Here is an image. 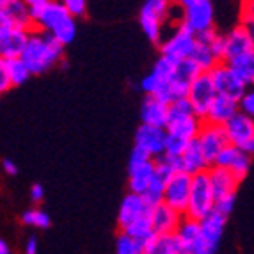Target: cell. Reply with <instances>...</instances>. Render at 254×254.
<instances>
[{"label":"cell","mask_w":254,"mask_h":254,"mask_svg":"<svg viewBox=\"0 0 254 254\" xmlns=\"http://www.w3.org/2000/svg\"><path fill=\"white\" fill-rule=\"evenodd\" d=\"M23 64L29 69L30 76L43 75L54 66L64 61V47L59 41H55L50 34L30 30L27 45L23 48V54L20 57Z\"/></svg>","instance_id":"1"},{"label":"cell","mask_w":254,"mask_h":254,"mask_svg":"<svg viewBox=\"0 0 254 254\" xmlns=\"http://www.w3.org/2000/svg\"><path fill=\"white\" fill-rule=\"evenodd\" d=\"M34 30L50 34L63 47L69 45L76 36V21L66 13L63 2L48 0L43 11L32 21Z\"/></svg>","instance_id":"2"},{"label":"cell","mask_w":254,"mask_h":254,"mask_svg":"<svg viewBox=\"0 0 254 254\" xmlns=\"http://www.w3.org/2000/svg\"><path fill=\"white\" fill-rule=\"evenodd\" d=\"M180 11V21L192 34H203L206 30L215 29V7L210 0H183L176 4Z\"/></svg>","instance_id":"3"},{"label":"cell","mask_w":254,"mask_h":254,"mask_svg":"<svg viewBox=\"0 0 254 254\" xmlns=\"http://www.w3.org/2000/svg\"><path fill=\"white\" fill-rule=\"evenodd\" d=\"M173 9L174 4L167 0H148L140 7L139 23L146 38L157 47L164 39V25L173 16Z\"/></svg>","instance_id":"4"},{"label":"cell","mask_w":254,"mask_h":254,"mask_svg":"<svg viewBox=\"0 0 254 254\" xmlns=\"http://www.w3.org/2000/svg\"><path fill=\"white\" fill-rule=\"evenodd\" d=\"M213 203H215V199H213L206 173L192 176L190 194H189V203H187V210L183 217L199 222L213 212Z\"/></svg>","instance_id":"5"},{"label":"cell","mask_w":254,"mask_h":254,"mask_svg":"<svg viewBox=\"0 0 254 254\" xmlns=\"http://www.w3.org/2000/svg\"><path fill=\"white\" fill-rule=\"evenodd\" d=\"M195 47V36L190 30L183 27L180 21L174 23V30L158 45L162 57H167L173 63H182L189 59Z\"/></svg>","instance_id":"6"},{"label":"cell","mask_w":254,"mask_h":254,"mask_svg":"<svg viewBox=\"0 0 254 254\" xmlns=\"http://www.w3.org/2000/svg\"><path fill=\"white\" fill-rule=\"evenodd\" d=\"M224 133L228 139V144L240 151L247 153L253 157L254 153V121L249 116H244L240 112L229 119L224 125Z\"/></svg>","instance_id":"7"},{"label":"cell","mask_w":254,"mask_h":254,"mask_svg":"<svg viewBox=\"0 0 254 254\" xmlns=\"http://www.w3.org/2000/svg\"><path fill=\"white\" fill-rule=\"evenodd\" d=\"M155 174V160L146 157L139 149H131L130 162H128V189L130 194L142 195L151 183Z\"/></svg>","instance_id":"8"},{"label":"cell","mask_w":254,"mask_h":254,"mask_svg":"<svg viewBox=\"0 0 254 254\" xmlns=\"http://www.w3.org/2000/svg\"><path fill=\"white\" fill-rule=\"evenodd\" d=\"M208 76L212 80V85L213 89H215L217 96H224L229 98V100H233V102H238L246 94V91H249V87L229 69V66L226 63L215 64L208 71Z\"/></svg>","instance_id":"9"},{"label":"cell","mask_w":254,"mask_h":254,"mask_svg":"<svg viewBox=\"0 0 254 254\" xmlns=\"http://www.w3.org/2000/svg\"><path fill=\"white\" fill-rule=\"evenodd\" d=\"M254 52V32L249 27L237 23L233 29L222 34V63L235 59L238 55Z\"/></svg>","instance_id":"10"},{"label":"cell","mask_w":254,"mask_h":254,"mask_svg":"<svg viewBox=\"0 0 254 254\" xmlns=\"http://www.w3.org/2000/svg\"><path fill=\"white\" fill-rule=\"evenodd\" d=\"M215 96L217 93L213 89L208 73H201L199 76H195L192 84L189 85V91H187V102L190 103L192 112H194V116L203 119V121L212 102L215 100Z\"/></svg>","instance_id":"11"},{"label":"cell","mask_w":254,"mask_h":254,"mask_svg":"<svg viewBox=\"0 0 254 254\" xmlns=\"http://www.w3.org/2000/svg\"><path fill=\"white\" fill-rule=\"evenodd\" d=\"M190 182L192 176L185 173H174L164 187V199L167 206H171L174 212L185 213L187 203H189V194H190Z\"/></svg>","instance_id":"12"},{"label":"cell","mask_w":254,"mask_h":254,"mask_svg":"<svg viewBox=\"0 0 254 254\" xmlns=\"http://www.w3.org/2000/svg\"><path fill=\"white\" fill-rule=\"evenodd\" d=\"M165 137H167L165 128L140 125L135 131V144H133V148L142 151L151 160H158L164 155Z\"/></svg>","instance_id":"13"},{"label":"cell","mask_w":254,"mask_h":254,"mask_svg":"<svg viewBox=\"0 0 254 254\" xmlns=\"http://www.w3.org/2000/svg\"><path fill=\"white\" fill-rule=\"evenodd\" d=\"M195 142L199 144L201 153H203L208 167H212L213 160H215V157L220 153V149H224L226 146H228L224 128L215 127V125H208V123H203Z\"/></svg>","instance_id":"14"},{"label":"cell","mask_w":254,"mask_h":254,"mask_svg":"<svg viewBox=\"0 0 254 254\" xmlns=\"http://www.w3.org/2000/svg\"><path fill=\"white\" fill-rule=\"evenodd\" d=\"M203 119L194 114H169L167 112V123H165V133L178 139L190 142L199 135Z\"/></svg>","instance_id":"15"},{"label":"cell","mask_w":254,"mask_h":254,"mask_svg":"<svg viewBox=\"0 0 254 254\" xmlns=\"http://www.w3.org/2000/svg\"><path fill=\"white\" fill-rule=\"evenodd\" d=\"M149 224L155 235H174L176 228L182 222L183 215L178 212H174L173 208L167 206L165 203H158L151 206L148 213Z\"/></svg>","instance_id":"16"},{"label":"cell","mask_w":254,"mask_h":254,"mask_svg":"<svg viewBox=\"0 0 254 254\" xmlns=\"http://www.w3.org/2000/svg\"><path fill=\"white\" fill-rule=\"evenodd\" d=\"M171 162V160H169ZM176 173H185L189 176H195V174L206 173L210 167H208L206 160H204L203 153H201L199 144L195 140H190L187 144L185 151L180 155V158L171 162Z\"/></svg>","instance_id":"17"},{"label":"cell","mask_w":254,"mask_h":254,"mask_svg":"<svg viewBox=\"0 0 254 254\" xmlns=\"http://www.w3.org/2000/svg\"><path fill=\"white\" fill-rule=\"evenodd\" d=\"M149 210H151V206L142 199V195L128 192L123 197V201H121V206H119L118 226L121 229H125L131 222H135V220L142 219V217H148Z\"/></svg>","instance_id":"18"},{"label":"cell","mask_w":254,"mask_h":254,"mask_svg":"<svg viewBox=\"0 0 254 254\" xmlns=\"http://www.w3.org/2000/svg\"><path fill=\"white\" fill-rule=\"evenodd\" d=\"M208 183L212 189L213 199L224 197V195H237V190L240 183L237 182L233 174L226 169H219V167H210L206 171Z\"/></svg>","instance_id":"19"},{"label":"cell","mask_w":254,"mask_h":254,"mask_svg":"<svg viewBox=\"0 0 254 254\" xmlns=\"http://www.w3.org/2000/svg\"><path fill=\"white\" fill-rule=\"evenodd\" d=\"M140 119L142 125L155 128H165L167 123V103L160 102L153 96H144L140 105Z\"/></svg>","instance_id":"20"},{"label":"cell","mask_w":254,"mask_h":254,"mask_svg":"<svg viewBox=\"0 0 254 254\" xmlns=\"http://www.w3.org/2000/svg\"><path fill=\"white\" fill-rule=\"evenodd\" d=\"M237 112H238L237 102L224 96H215V100H213L210 109H208L206 116H204L203 123L215 125V127H224Z\"/></svg>","instance_id":"21"},{"label":"cell","mask_w":254,"mask_h":254,"mask_svg":"<svg viewBox=\"0 0 254 254\" xmlns=\"http://www.w3.org/2000/svg\"><path fill=\"white\" fill-rule=\"evenodd\" d=\"M29 34L30 30L14 27L5 38L0 39V59H20L21 54H23V48L27 45V39H29Z\"/></svg>","instance_id":"22"},{"label":"cell","mask_w":254,"mask_h":254,"mask_svg":"<svg viewBox=\"0 0 254 254\" xmlns=\"http://www.w3.org/2000/svg\"><path fill=\"white\" fill-rule=\"evenodd\" d=\"M226 222L228 219L220 217L219 213L212 212L208 217H204L203 220H199V231L203 240L206 242L212 249H219V244L222 240V235H224Z\"/></svg>","instance_id":"23"},{"label":"cell","mask_w":254,"mask_h":254,"mask_svg":"<svg viewBox=\"0 0 254 254\" xmlns=\"http://www.w3.org/2000/svg\"><path fill=\"white\" fill-rule=\"evenodd\" d=\"M0 11H4L7 14V18L13 21V25L16 29L34 30L29 11H27V2H23V0H0Z\"/></svg>","instance_id":"24"},{"label":"cell","mask_w":254,"mask_h":254,"mask_svg":"<svg viewBox=\"0 0 254 254\" xmlns=\"http://www.w3.org/2000/svg\"><path fill=\"white\" fill-rule=\"evenodd\" d=\"M182 253L180 244L174 235H153L144 246L140 254H178Z\"/></svg>","instance_id":"25"},{"label":"cell","mask_w":254,"mask_h":254,"mask_svg":"<svg viewBox=\"0 0 254 254\" xmlns=\"http://www.w3.org/2000/svg\"><path fill=\"white\" fill-rule=\"evenodd\" d=\"M226 64H228L229 69H231V71H233L235 75L247 85V87L253 85V82H254V52L238 55V57H235V59L228 61Z\"/></svg>","instance_id":"26"},{"label":"cell","mask_w":254,"mask_h":254,"mask_svg":"<svg viewBox=\"0 0 254 254\" xmlns=\"http://www.w3.org/2000/svg\"><path fill=\"white\" fill-rule=\"evenodd\" d=\"M121 233L127 235L128 238H131V240L135 242V244H139V246H144L146 242L155 235L153 233L148 217H142V219L131 222L130 226H127L125 229H121Z\"/></svg>","instance_id":"27"},{"label":"cell","mask_w":254,"mask_h":254,"mask_svg":"<svg viewBox=\"0 0 254 254\" xmlns=\"http://www.w3.org/2000/svg\"><path fill=\"white\" fill-rule=\"evenodd\" d=\"M189 59L197 66V69H199L201 73H208L215 64H219V61H217V57L212 54V50L208 47H204V45H199V43H195V47Z\"/></svg>","instance_id":"28"},{"label":"cell","mask_w":254,"mask_h":254,"mask_svg":"<svg viewBox=\"0 0 254 254\" xmlns=\"http://www.w3.org/2000/svg\"><path fill=\"white\" fill-rule=\"evenodd\" d=\"M251 165H253V157L247 155V153L240 151V149H237L233 155V160H231V164H229V167H228V171L237 178L238 183H242L247 178V174H249V171H251Z\"/></svg>","instance_id":"29"},{"label":"cell","mask_w":254,"mask_h":254,"mask_svg":"<svg viewBox=\"0 0 254 254\" xmlns=\"http://www.w3.org/2000/svg\"><path fill=\"white\" fill-rule=\"evenodd\" d=\"M21 222L25 226H32L36 229H48L52 226V219L43 208H30L21 213Z\"/></svg>","instance_id":"30"},{"label":"cell","mask_w":254,"mask_h":254,"mask_svg":"<svg viewBox=\"0 0 254 254\" xmlns=\"http://www.w3.org/2000/svg\"><path fill=\"white\" fill-rule=\"evenodd\" d=\"M5 66H7V75H9V82H11V87L23 85L30 78L29 69H27V66L23 64L21 59L5 61Z\"/></svg>","instance_id":"31"},{"label":"cell","mask_w":254,"mask_h":254,"mask_svg":"<svg viewBox=\"0 0 254 254\" xmlns=\"http://www.w3.org/2000/svg\"><path fill=\"white\" fill-rule=\"evenodd\" d=\"M164 180L157 178L155 174H153V180L151 183L148 185V189H146V192L142 194V199L146 201V203L149 204V206H155V204L162 203V199H164V187H165Z\"/></svg>","instance_id":"32"},{"label":"cell","mask_w":254,"mask_h":254,"mask_svg":"<svg viewBox=\"0 0 254 254\" xmlns=\"http://www.w3.org/2000/svg\"><path fill=\"white\" fill-rule=\"evenodd\" d=\"M187 144L189 142H185V140L178 139V137H173V135H167L165 137V146H164V155L162 157L167 158V160H176V158H180V155H182L183 151H185Z\"/></svg>","instance_id":"33"},{"label":"cell","mask_w":254,"mask_h":254,"mask_svg":"<svg viewBox=\"0 0 254 254\" xmlns=\"http://www.w3.org/2000/svg\"><path fill=\"white\" fill-rule=\"evenodd\" d=\"M140 253H142V246L135 244L127 235L119 233L118 240H116V254H140Z\"/></svg>","instance_id":"34"},{"label":"cell","mask_w":254,"mask_h":254,"mask_svg":"<svg viewBox=\"0 0 254 254\" xmlns=\"http://www.w3.org/2000/svg\"><path fill=\"white\" fill-rule=\"evenodd\" d=\"M66 13L73 18V20H78V18L87 16V2L85 0H64L63 2Z\"/></svg>","instance_id":"35"},{"label":"cell","mask_w":254,"mask_h":254,"mask_svg":"<svg viewBox=\"0 0 254 254\" xmlns=\"http://www.w3.org/2000/svg\"><path fill=\"white\" fill-rule=\"evenodd\" d=\"M235 203H237V195H224V197H219L213 203V212L219 213L220 217L228 219L231 215V212L235 210Z\"/></svg>","instance_id":"36"},{"label":"cell","mask_w":254,"mask_h":254,"mask_svg":"<svg viewBox=\"0 0 254 254\" xmlns=\"http://www.w3.org/2000/svg\"><path fill=\"white\" fill-rule=\"evenodd\" d=\"M237 109L240 114L253 118V114H254V93L253 91H246V94L237 102Z\"/></svg>","instance_id":"37"},{"label":"cell","mask_w":254,"mask_h":254,"mask_svg":"<svg viewBox=\"0 0 254 254\" xmlns=\"http://www.w3.org/2000/svg\"><path fill=\"white\" fill-rule=\"evenodd\" d=\"M9 89H11V82H9L7 66H5L4 59H0V94L7 93Z\"/></svg>","instance_id":"38"},{"label":"cell","mask_w":254,"mask_h":254,"mask_svg":"<svg viewBox=\"0 0 254 254\" xmlns=\"http://www.w3.org/2000/svg\"><path fill=\"white\" fill-rule=\"evenodd\" d=\"M13 29H14L13 21L9 20L7 14H5L4 11H0V39L5 38V36H7Z\"/></svg>","instance_id":"39"},{"label":"cell","mask_w":254,"mask_h":254,"mask_svg":"<svg viewBox=\"0 0 254 254\" xmlns=\"http://www.w3.org/2000/svg\"><path fill=\"white\" fill-rule=\"evenodd\" d=\"M30 199L36 204H39L45 199V187H43L41 183H34V185L30 187Z\"/></svg>","instance_id":"40"},{"label":"cell","mask_w":254,"mask_h":254,"mask_svg":"<svg viewBox=\"0 0 254 254\" xmlns=\"http://www.w3.org/2000/svg\"><path fill=\"white\" fill-rule=\"evenodd\" d=\"M38 251H39L38 238H36V237H30L29 240L25 242V247H23V254H38Z\"/></svg>","instance_id":"41"},{"label":"cell","mask_w":254,"mask_h":254,"mask_svg":"<svg viewBox=\"0 0 254 254\" xmlns=\"http://www.w3.org/2000/svg\"><path fill=\"white\" fill-rule=\"evenodd\" d=\"M2 169H4V173L9 174V176H16L18 174V165L14 164L13 160H9V158L2 160Z\"/></svg>","instance_id":"42"},{"label":"cell","mask_w":254,"mask_h":254,"mask_svg":"<svg viewBox=\"0 0 254 254\" xmlns=\"http://www.w3.org/2000/svg\"><path fill=\"white\" fill-rule=\"evenodd\" d=\"M0 254H13V249L4 238H0Z\"/></svg>","instance_id":"43"},{"label":"cell","mask_w":254,"mask_h":254,"mask_svg":"<svg viewBox=\"0 0 254 254\" xmlns=\"http://www.w3.org/2000/svg\"><path fill=\"white\" fill-rule=\"evenodd\" d=\"M178 254H185V253H178Z\"/></svg>","instance_id":"44"}]
</instances>
